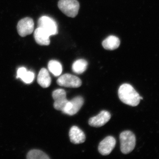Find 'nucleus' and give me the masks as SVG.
Listing matches in <instances>:
<instances>
[{
    "label": "nucleus",
    "instance_id": "f3484780",
    "mask_svg": "<svg viewBox=\"0 0 159 159\" xmlns=\"http://www.w3.org/2000/svg\"><path fill=\"white\" fill-rule=\"evenodd\" d=\"M49 70L55 77L59 76L62 71V66L61 64L56 60H51L48 64Z\"/></svg>",
    "mask_w": 159,
    "mask_h": 159
},
{
    "label": "nucleus",
    "instance_id": "2eb2a0df",
    "mask_svg": "<svg viewBox=\"0 0 159 159\" xmlns=\"http://www.w3.org/2000/svg\"><path fill=\"white\" fill-rule=\"evenodd\" d=\"M17 78H20L26 84H30L34 80V74L31 71H28L25 68L20 67L17 71Z\"/></svg>",
    "mask_w": 159,
    "mask_h": 159
},
{
    "label": "nucleus",
    "instance_id": "0eeeda50",
    "mask_svg": "<svg viewBox=\"0 0 159 159\" xmlns=\"http://www.w3.org/2000/svg\"><path fill=\"white\" fill-rule=\"evenodd\" d=\"M34 28V23L31 18H24L20 20L18 23L17 30L18 33L21 37H25L31 34Z\"/></svg>",
    "mask_w": 159,
    "mask_h": 159
},
{
    "label": "nucleus",
    "instance_id": "20e7f679",
    "mask_svg": "<svg viewBox=\"0 0 159 159\" xmlns=\"http://www.w3.org/2000/svg\"><path fill=\"white\" fill-rule=\"evenodd\" d=\"M38 28H41L50 35L57 34V27L56 22L48 16H43L38 21Z\"/></svg>",
    "mask_w": 159,
    "mask_h": 159
},
{
    "label": "nucleus",
    "instance_id": "7ed1b4c3",
    "mask_svg": "<svg viewBox=\"0 0 159 159\" xmlns=\"http://www.w3.org/2000/svg\"><path fill=\"white\" fill-rule=\"evenodd\" d=\"M58 8L68 17L74 18L78 14L80 4L77 0H59Z\"/></svg>",
    "mask_w": 159,
    "mask_h": 159
},
{
    "label": "nucleus",
    "instance_id": "39448f33",
    "mask_svg": "<svg viewBox=\"0 0 159 159\" xmlns=\"http://www.w3.org/2000/svg\"><path fill=\"white\" fill-rule=\"evenodd\" d=\"M57 83L60 86L72 88H77L82 84V81L79 77L69 74L60 76L57 79Z\"/></svg>",
    "mask_w": 159,
    "mask_h": 159
},
{
    "label": "nucleus",
    "instance_id": "6e6552de",
    "mask_svg": "<svg viewBox=\"0 0 159 159\" xmlns=\"http://www.w3.org/2000/svg\"><path fill=\"white\" fill-rule=\"evenodd\" d=\"M52 97L54 99V107L58 111H62L69 100L66 98V93L63 89H57L53 91Z\"/></svg>",
    "mask_w": 159,
    "mask_h": 159
},
{
    "label": "nucleus",
    "instance_id": "dca6fc26",
    "mask_svg": "<svg viewBox=\"0 0 159 159\" xmlns=\"http://www.w3.org/2000/svg\"><path fill=\"white\" fill-rule=\"evenodd\" d=\"M87 61L85 60L80 59L74 61L72 65V70L75 74H82L85 72L88 67Z\"/></svg>",
    "mask_w": 159,
    "mask_h": 159
},
{
    "label": "nucleus",
    "instance_id": "f8f14e48",
    "mask_svg": "<svg viewBox=\"0 0 159 159\" xmlns=\"http://www.w3.org/2000/svg\"><path fill=\"white\" fill-rule=\"evenodd\" d=\"M34 37L35 41L41 46L50 45V35L41 28H37L34 31Z\"/></svg>",
    "mask_w": 159,
    "mask_h": 159
},
{
    "label": "nucleus",
    "instance_id": "a211bd4d",
    "mask_svg": "<svg viewBox=\"0 0 159 159\" xmlns=\"http://www.w3.org/2000/svg\"><path fill=\"white\" fill-rule=\"evenodd\" d=\"M28 159H49L50 157L42 151L33 149L30 151L27 154Z\"/></svg>",
    "mask_w": 159,
    "mask_h": 159
},
{
    "label": "nucleus",
    "instance_id": "4468645a",
    "mask_svg": "<svg viewBox=\"0 0 159 159\" xmlns=\"http://www.w3.org/2000/svg\"><path fill=\"white\" fill-rule=\"evenodd\" d=\"M120 44V41L116 36L111 35L102 41V46L106 50L113 51L118 48Z\"/></svg>",
    "mask_w": 159,
    "mask_h": 159
},
{
    "label": "nucleus",
    "instance_id": "9b49d317",
    "mask_svg": "<svg viewBox=\"0 0 159 159\" xmlns=\"http://www.w3.org/2000/svg\"><path fill=\"white\" fill-rule=\"evenodd\" d=\"M69 137L70 142L74 144H81L85 141V134L77 126L71 127L69 132Z\"/></svg>",
    "mask_w": 159,
    "mask_h": 159
},
{
    "label": "nucleus",
    "instance_id": "f257e3e1",
    "mask_svg": "<svg viewBox=\"0 0 159 159\" xmlns=\"http://www.w3.org/2000/svg\"><path fill=\"white\" fill-rule=\"evenodd\" d=\"M118 95L122 102L132 107L139 105L140 100L143 99L133 87L128 84H124L120 86L118 91Z\"/></svg>",
    "mask_w": 159,
    "mask_h": 159
},
{
    "label": "nucleus",
    "instance_id": "1a4fd4ad",
    "mask_svg": "<svg viewBox=\"0 0 159 159\" xmlns=\"http://www.w3.org/2000/svg\"><path fill=\"white\" fill-rule=\"evenodd\" d=\"M116 145V139L113 137L108 136L100 142L98 150L102 155H108L113 150Z\"/></svg>",
    "mask_w": 159,
    "mask_h": 159
},
{
    "label": "nucleus",
    "instance_id": "f03ea898",
    "mask_svg": "<svg viewBox=\"0 0 159 159\" xmlns=\"http://www.w3.org/2000/svg\"><path fill=\"white\" fill-rule=\"evenodd\" d=\"M121 150L123 154H127L134 150L136 145L134 134L129 130L122 132L120 134Z\"/></svg>",
    "mask_w": 159,
    "mask_h": 159
},
{
    "label": "nucleus",
    "instance_id": "9d476101",
    "mask_svg": "<svg viewBox=\"0 0 159 159\" xmlns=\"http://www.w3.org/2000/svg\"><path fill=\"white\" fill-rule=\"evenodd\" d=\"M110 112L106 111H102L97 116L92 117L89 121V123L91 126L99 127L106 124L111 119Z\"/></svg>",
    "mask_w": 159,
    "mask_h": 159
},
{
    "label": "nucleus",
    "instance_id": "ddd939ff",
    "mask_svg": "<svg viewBox=\"0 0 159 159\" xmlns=\"http://www.w3.org/2000/svg\"><path fill=\"white\" fill-rule=\"evenodd\" d=\"M37 82L42 87L47 88L51 84V80L48 71L45 68L41 69L37 77Z\"/></svg>",
    "mask_w": 159,
    "mask_h": 159
},
{
    "label": "nucleus",
    "instance_id": "423d86ee",
    "mask_svg": "<svg viewBox=\"0 0 159 159\" xmlns=\"http://www.w3.org/2000/svg\"><path fill=\"white\" fill-rule=\"evenodd\" d=\"M84 102L83 98L80 96L74 97L69 101L61 111L63 113L69 116H74L79 111Z\"/></svg>",
    "mask_w": 159,
    "mask_h": 159
}]
</instances>
